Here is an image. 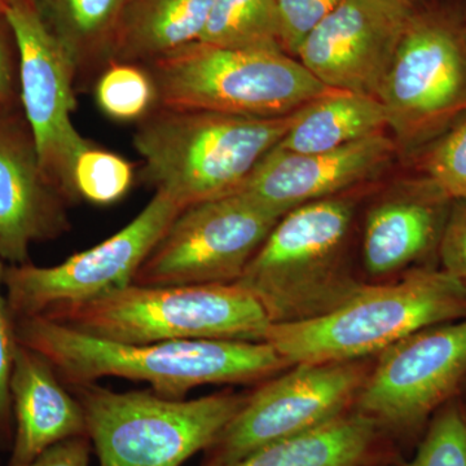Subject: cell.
I'll use <instances>...</instances> for the list:
<instances>
[{"label":"cell","mask_w":466,"mask_h":466,"mask_svg":"<svg viewBox=\"0 0 466 466\" xmlns=\"http://www.w3.org/2000/svg\"><path fill=\"white\" fill-rule=\"evenodd\" d=\"M15 434L8 466H23L55 444L88 437L84 408L38 352L18 343L11 382Z\"/></svg>","instance_id":"ac0fdd59"},{"label":"cell","mask_w":466,"mask_h":466,"mask_svg":"<svg viewBox=\"0 0 466 466\" xmlns=\"http://www.w3.org/2000/svg\"><path fill=\"white\" fill-rule=\"evenodd\" d=\"M291 116L256 118L155 106L137 121L134 148L155 193L186 208L240 191L281 142Z\"/></svg>","instance_id":"7a4b0ae2"},{"label":"cell","mask_w":466,"mask_h":466,"mask_svg":"<svg viewBox=\"0 0 466 466\" xmlns=\"http://www.w3.org/2000/svg\"><path fill=\"white\" fill-rule=\"evenodd\" d=\"M214 0H130L113 43L112 63L146 66L200 39Z\"/></svg>","instance_id":"d6986e66"},{"label":"cell","mask_w":466,"mask_h":466,"mask_svg":"<svg viewBox=\"0 0 466 466\" xmlns=\"http://www.w3.org/2000/svg\"><path fill=\"white\" fill-rule=\"evenodd\" d=\"M367 377L358 361L296 364L248 395L238 415L207 450L202 466L231 464L266 444L332 421L357 400Z\"/></svg>","instance_id":"7c38bea8"},{"label":"cell","mask_w":466,"mask_h":466,"mask_svg":"<svg viewBox=\"0 0 466 466\" xmlns=\"http://www.w3.org/2000/svg\"><path fill=\"white\" fill-rule=\"evenodd\" d=\"M5 2H7V0H0V5H2L3 3H5Z\"/></svg>","instance_id":"d590c367"},{"label":"cell","mask_w":466,"mask_h":466,"mask_svg":"<svg viewBox=\"0 0 466 466\" xmlns=\"http://www.w3.org/2000/svg\"><path fill=\"white\" fill-rule=\"evenodd\" d=\"M78 332L118 343L184 339L265 341L271 320L238 284L140 287L41 315Z\"/></svg>","instance_id":"5b68a950"},{"label":"cell","mask_w":466,"mask_h":466,"mask_svg":"<svg viewBox=\"0 0 466 466\" xmlns=\"http://www.w3.org/2000/svg\"><path fill=\"white\" fill-rule=\"evenodd\" d=\"M66 388L84 408L99 466H182L217 441L248 400L232 391L167 400L150 389L119 392L96 382Z\"/></svg>","instance_id":"52a82bcc"},{"label":"cell","mask_w":466,"mask_h":466,"mask_svg":"<svg viewBox=\"0 0 466 466\" xmlns=\"http://www.w3.org/2000/svg\"><path fill=\"white\" fill-rule=\"evenodd\" d=\"M466 318V288L440 266L390 284L361 285L339 308L296 323L271 324L265 341L296 364L359 361L410 334Z\"/></svg>","instance_id":"3957f363"},{"label":"cell","mask_w":466,"mask_h":466,"mask_svg":"<svg viewBox=\"0 0 466 466\" xmlns=\"http://www.w3.org/2000/svg\"><path fill=\"white\" fill-rule=\"evenodd\" d=\"M415 173L452 201H466V116L412 156Z\"/></svg>","instance_id":"484cf974"},{"label":"cell","mask_w":466,"mask_h":466,"mask_svg":"<svg viewBox=\"0 0 466 466\" xmlns=\"http://www.w3.org/2000/svg\"><path fill=\"white\" fill-rule=\"evenodd\" d=\"M16 336L54 367L66 386L118 377L149 383L150 390L167 400H184L205 385L260 381L289 367L267 341L118 343L46 317L17 319Z\"/></svg>","instance_id":"6da1fadb"},{"label":"cell","mask_w":466,"mask_h":466,"mask_svg":"<svg viewBox=\"0 0 466 466\" xmlns=\"http://www.w3.org/2000/svg\"><path fill=\"white\" fill-rule=\"evenodd\" d=\"M466 381V318L410 334L381 352L359 391L358 412L412 431L455 400Z\"/></svg>","instance_id":"4fadbf2b"},{"label":"cell","mask_w":466,"mask_h":466,"mask_svg":"<svg viewBox=\"0 0 466 466\" xmlns=\"http://www.w3.org/2000/svg\"><path fill=\"white\" fill-rule=\"evenodd\" d=\"M198 42L238 50L283 51L278 0H214Z\"/></svg>","instance_id":"603a6c76"},{"label":"cell","mask_w":466,"mask_h":466,"mask_svg":"<svg viewBox=\"0 0 466 466\" xmlns=\"http://www.w3.org/2000/svg\"><path fill=\"white\" fill-rule=\"evenodd\" d=\"M0 14L16 43L21 106L39 161L69 205L75 204L73 170L79 153L90 144L72 121L75 67L34 0H7Z\"/></svg>","instance_id":"8fae6325"},{"label":"cell","mask_w":466,"mask_h":466,"mask_svg":"<svg viewBox=\"0 0 466 466\" xmlns=\"http://www.w3.org/2000/svg\"><path fill=\"white\" fill-rule=\"evenodd\" d=\"M462 32H464V38H465V42H466V23L464 21V27H462Z\"/></svg>","instance_id":"e575fe53"},{"label":"cell","mask_w":466,"mask_h":466,"mask_svg":"<svg viewBox=\"0 0 466 466\" xmlns=\"http://www.w3.org/2000/svg\"><path fill=\"white\" fill-rule=\"evenodd\" d=\"M67 207L43 170L25 116L0 108V258L29 263L33 244L69 231Z\"/></svg>","instance_id":"9a60e30c"},{"label":"cell","mask_w":466,"mask_h":466,"mask_svg":"<svg viewBox=\"0 0 466 466\" xmlns=\"http://www.w3.org/2000/svg\"><path fill=\"white\" fill-rule=\"evenodd\" d=\"M92 444L88 437L60 441L23 466H88Z\"/></svg>","instance_id":"4dcf8cb0"},{"label":"cell","mask_w":466,"mask_h":466,"mask_svg":"<svg viewBox=\"0 0 466 466\" xmlns=\"http://www.w3.org/2000/svg\"><path fill=\"white\" fill-rule=\"evenodd\" d=\"M465 23H466V0H465Z\"/></svg>","instance_id":"8d00e7d4"},{"label":"cell","mask_w":466,"mask_h":466,"mask_svg":"<svg viewBox=\"0 0 466 466\" xmlns=\"http://www.w3.org/2000/svg\"><path fill=\"white\" fill-rule=\"evenodd\" d=\"M376 435L372 419L360 412L343 413L306 433L266 444L219 466H363Z\"/></svg>","instance_id":"7402d4cb"},{"label":"cell","mask_w":466,"mask_h":466,"mask_svg":"<svg viewBox=\"0 0 466 466\" xmlns=\"http://www.w3.org/2000/svg\"><path fill=\"white\" fill-rule=\"evenodd\" d=\"M283 216L242 192L183 208L144 260L134 284H235Z\"/></svg>","instance_id":"9c48e42d"},{"label":"cell","mask_w":466,"mask_h":466,"mask_svg":"<svg viewBox=\"0 0 466 466\" xmlns=\"http://www.w3.org/2000/svg\"><path fill=\"white\" fill-rule=\"evenodd\" d=\"M134 177L130 161L90 143L76 157L73 186L78 201L106 207L127 195Z\"/></svg>","instance_id":"d4e9b609"},{"label":"cell","mask_w":466,"mask_h":466,"mask_svg":"<svg viewBox=\"0 0 466 466\" xmlns=\"http://www.w3.org/2000/svg\"><path fill=\"white\" fill-rule=\"evenodd\" d=\"M7 263L0 258V449L12 447L15 434L12 412L11 382L12 368L18 348L16 320L9 309L5 293V271Z\"/></svg>","instance_id":"83f0119b"},{"label":"cell","mask_w":466,"mask_h":466,"mask_svg":"<svg viewBox=\"0 0 466 466\" xmlns=\"http://www.w3.org/2000/svg\"><path fill=\"white\" fill-rule=\"evenodd\" d=\"M386 131L388 116L377 97L332 90L294 112L276 147L297 153L328 152Z\"/></svg>","instance_id":"ffe728a7"},{"label":"cell","mask_w":466,"mask_h":466,"mask_svg":"<svg viewBox=\"0 0 466 466\" xmlns=\"http://www.w3.org/2000/svg\"><path fill=\"white\" fill-rule=\"evenodd\" d=\"M343 0H278L280 43L285 54L297 58L300 45Z\"/></svg>","instance_id":"f1b7e54d"},{"label":"cell","mask_w":466,"mask_h":466,"mask_svg":"<svg viewBox=\"0 0 466 466\" xmlns=\"http://www.w3.org/2000/svg\"><path fill=\"white\" fill-rule=\"evenodd\" d=\"M438 265L466 288V201H453L438 250Z\"/></svg>","instance_id":"f546056e"},{"label":"cell","mask_w":466,"mask_h":466,"mask_svg":"<svg viewBox=\"0 0 466 466\" xmlns=\"http://www.w3.org/2000/svg\"><path fill=\"white\" fill-rule=\"evenodd\" d=\"M452 202L417 173L391 184L367 211L361 253L368 274L435 266Z\"/></svg>","instance_id":"e0dca14e"},{"label":"cell","mask_w":466,"mask_h":466,"mask_svg":"<svg viewBox=\"0 0 466 466\" xmlns=\"http://www.w3.org/2000/svg\"><path fill=\"white\" fill-rule=\"evenodd\" d=\"M458 398L462 401V403H464V406L466 407V381L464 382V385H462L461 391H460Z\"/></svg>","instance_id":"836d02e7"},{"label":"cell","mask_w":466,"mask_h":466,"mask_svg":"<svg viewBox=\"0 0 466 466\" xmlns=\"http://www.w3.org/2000/svg\"><path fill=\"white\" fill-rule=\"evenodd\" d=\"M416 11L392 0H343L306 36L297 60L332 90L379 99Z\"/></svg>","instance_id":"5bb4252c"},{"label":"cell","mask_w":466,"mask_h":466,"mask_svg":"<svg viewBox=\"0 0 466 466\" xmlns=\"http://www.w3.org/2000/svg\"><path fill=\"white\" fill-rule=\"evenodd\" d=\"M43 20L66 48L76 88L96 82L112 63L113 43L130 0H34Z\"/></svg>","instance_id":"44dd1931"},{"label":"cell","mask_w":466,"mask_h":466,"mask_svg":"<svg viewBox=\"0 0 466 466\" xmlns=\"http://www.w3.org/2000/svg\"><path fill=\"white\" fill-rule=\"evenodd\" d=\"M404 466H466V407L458 397L431 417L424 440Z\"/></svg>","instance_id":"4316f807"},{"label":"cell","mask_w":466,"mask_h":466,"mask_svg":"<svg viewBox=\"0 0 466 466\" xmlns=\"http://www.w3.org/2000/svg\"><path fill=\"white\" fill-rule=\"evenodd\" d=\"M94 88L101 112L116 121H139L156 104L152 79L137 64L110 63Z\"/></svg>","instance_id":"cb8c5ba5"},{"label":"cell","mask_w":466,"mask_h":466,"mask_svg":"<svg viewBox=\"0 0 466 466\" xmlns=\"http://www.w3.org/2000/svg\"><path fill=\"white\" fill-rule=\"evenodd\" d=\"M5 39L0 34V108L11 106L15 97V75Z\"/></svg>","instance_id":"1f68e13d"},{"label":"cell","mask_w":466,"mask_h":466,"mask_svg":"<svg viewBox=\"0 0 466 466\" xmlns=\"http://www.w3.org/2000/svg\"><path fill=\"white\" fill-rule=\"evenodd\" d=\"M352 192L284 214L236 281L259 300L272 324L327 314L363 285L348 262L357 210Z\"/></svg>","instance_id":"277c9868"},{"label":"cell","mask_w":466,"mask_h":466,"mask_svg":"<svg viewBox=\"0 0 466 466\" xmlns=\"http://www.w3.org/2000/svg\"><path fill=\"white\" fill-rule=\"evenodd\" d=\"M464 23L441 11H416L379 100L398 150L408 157L466 116Z\"/></svg>","instance_id":"ba28073f"},{"label":"cell","mask_w":466,"mask_h":466,"mask_svg":"<svg viewBox=\"0 0 466 466\" xmlns=\"http://www.w3.org/2000/svg\"><path fill=\"white\" fill-rule=\"evenodd\" d=\"M397 155V144L386 133L328 152L297 153L275 147L238 192L285 214L372 182Z\"/></svg>","instance_id":"2e32d148"},{"label":"cell","mask_w":466,"mask_h":466,"mask_svg":"<svg viewBox=\"0 0 466 466\" xmlns=\"http://www.w3.org/2000/svg\"><path fill=\"white\" fill-rule=\"evenodd\" d=\"M142 66L155 86V106L168 108L279 118L332 91L283 51L195 42Z\"/></svg>","instance_id":"8992f818"},{"label":"cell","mask_w":466,"mask_h":466,"mask_svg":"<svg viewBox=\"0 0 466 466\" xmlns=\"http://www.w3.org/2000/svg\"><path fill=\"white\" fill-rule=\"evenodd\" d=\"M183 208L162 193L106 240L60 265H7L5 293L15 320L108 296L134 284L150 251Z\"/></svg>","instance_id":"30bf717a"},{"label":"cell","mask_w":466,"mask_h":466,"mask_svg":"<svg viewBox=\"0 0 466 466\" xmlns=\"http://www.w3.org/2000/svg\"><path fill=\"white\" fill-rule=\"evenodd\" d=\"M392 2L400 3V5H408L410 8H416L420 3L425 2V0H392Z\"/></svg>","instance_id":"d6a6232c"}]
</instances>
